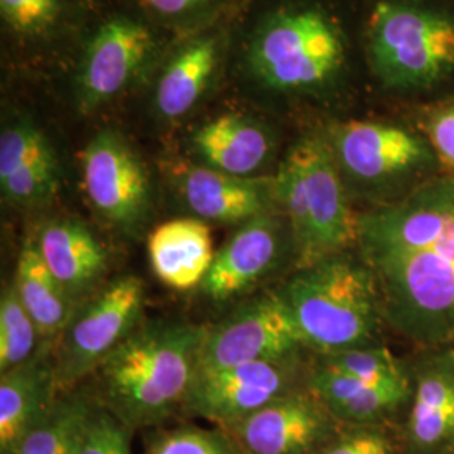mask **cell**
<instances>
[{
	"label": "cell",
	"mask_w": 454,
	"mask_h": 454,
	"mask_svg": "<svg viewBox=\"0 0 454 454\" xmlns=\"http://www.w3.org/2000/svg\"><path fill=\"white\" fill-rule=\"evenodd\" d=\"M217 41L204 37L180 51L163 71L155 105L167 120L189 114L199 101L217 65Z\"/></svg>",
	"instance_id": "22"
},
{
	"label": "cell",
	"mask_w": 454,
	"mask_h": 454,
	"mask_svg": "<svg viewBox=\"0 0 454 454\" xmlns=\"http://www.w3.org/2000/svg\"><path fill=\"white\" fill-rule=\"evenodd\" d=\"M152 34L142 22L114 17L93 35L78 76V99L91 112L118 95L145 63L152 51Z\"/></svg>",
	"instance_id": "14"
},
{
	"label": "cell",
	"mask_w": 454,
	"mask_h": 454,
	"mask_svg": "<svg viewBox=\"0 0 454 454\" xmlns=\"http://www.w3.org/2000/svg\"><path fill=\"white\" fill-rule=\"evenodd\" d=\"M296 389V357L199 371L184 409L227 429Z\"/></svg>",
	"instance_id": "11"
},
{
	"label": "cell",
	"mask_w": 454,
	"mask_h": 454,
	"mask_svg": "<svg viewBox=\"0 0 454 454\" xmlns=\"http://www.w3.org/2000/svg\"><path fill=\"white\" fill-rule=\"evenodd\" d=\"M409 429L421 446H436L454 438V375H422L414 394Z\"/></svg>",
	"instance_id": "24"
},
{
	"label": "cell",
	"mask_w": 454,
	"mask_h": 454,
	"mask_svg": "<svg viewBox=\"0 0 454 454\" xmlns=\"http://www.w3.org/2000/svg\"><path fill=\"white\" fill-rule=\"evenodd\" d=\"M318 454H392L387 439L373 431H357L332 441Z\"/></svg>",
	"instance_id": "33"
},
{
	"label": "cell",
	"mask_w": 454,
	"mask_h": 454,
	"mask_svg": "<svg viewBox=\"0 0 454 454\" xmlns=\"http://www.w3.org/2000/svg\"><path fill=\"white\" fill-rule=\"evenodd\" d=\"M48 146L51 144L44 133L31 121L19 120L4 129L0 135V180L11 177L24 163Z\"/></svg>",
	"instance_id": "29"
},
{
	"label": "cell",
	"mask_w": 454,
	"mask_h": 454,
	"mask_svg": "<svg viewBox=\"0 0 454 454\" xmlns=\"http://www.w3.org/2000/svg\"><path fill=\"white\" fill-rule=\"evenodd\" d=\"M41 258L67 294L82 305L98 292L108 254L97 236L76 219H54L34 236Z\"/></svg>",
	"instance_id": "17"
},
{
	"label": "cell",
	"mask_w": 454,
	"mask_h": 454,
	"mask_svg": "<svg viewBox=\"0 0 454 454\" xmlns=\"http://www.w3.org/2000/svg\"><path fill=\"white\" fill-rule=\"evenodd\" d=\"M182 202L206 223L236 224L278 211L273 177H236L195 163L176 176Z\"/></svg>",
	"instance_id": "15"
},
{
	"label": "cell",
	"mask_w": 454,
	"mask_h": 454,
	"mask_svg": "<svg viewBox=\"0 0 454 454\" xmlns=\"http://www.w3.org/2000/svg\"><path fill=\"white\" fill-rule=\"evenodd\" d=\"M200 165L236 177H253L271 155V137L258 121L241 114L215 116L191 137Z\"/></svg>",
	"instance_id": "19"
},
{
	"label": "cell",
	"mask_w": 454,
	"mask_h": 454,
	"mask_svg": "<svg viewBox=\"0 0 454 454\" xmlns=\"http://www.w3.org/2000/svg\"><path fill=\"white\" fill-rule=\"evenodd\" d=\"M4 22L20 34H43L59 16V0H0Z\"/></svg>",
	"instance_id": "31"
},
{
	"label": "cell",
	"mask_w": 454,
	"mask_h": 454,
	"mask_svg": "<svg viewBox=\"0 0 454 454\" xmlns=\"http://www.w3.org/2000/svg\"><path fill=\"white\" fill-rule=\"evenodd\" d=\"M322 365L371 386H409L403 367L384 347L367 345L325 356Z\"/></svg>",
	"instance_id": "27"
},
{
	"label": "cell",
	"mask_w": 454,
	"mask_h": 454,
	"mask_svg": "<svg viewBox=\"0 0 454 454\" xmlns=\"http://www.w3.org/2000/svg\"><path fill=\"white\" fill-rule=\"evenodd\" d=\"M145 454H243L223 427L179 426L163 429L148 439Z\"/></svg>",
	"instance_id": "28"
},
{
	"label": "cell",
	"mask_w": 454,
	"mask_h": 454,
	"mask_svg": "<svg viewBox=\"0 0 454 454\" xmlns=\"http://www.w3.org/2000/svg\"><path fill=\"white\" fill-rule=\"evenodd\" d=\"M145 309V285L137 276H120L76 309L54 347V369L59 394L108 358L133 333Z\"/></svg>",
	"instance_id": "7"
},
{
	"label": "cell",
	"mask_w": 454,
	"mask_h": 454,
	"mask_svg": "<svg viewBox=\"0 0 454 454\" xmlns=\"http://www.w3.org/2000/svg\"><path fill=\"white\" fill-rule=\"evenodd\" d=\"M54 347L43 343L26 364L0 373V454H14L59 397Z\"/></svg>",
	"instance_id": "16"
},
{
	"label": "cell",
	"mask_w": 454,
	"mask_h": 454,
	"mask_svg": "<svg viewBox=\"0 0 454 454\" xmlns=\"http://www.w3.org/2000/svg\"><path fill=\"white\" fill-rule=\"evenodd\" d=\"M335 419L371 422L406 401L409 386H371L347 373L320 365L307 386Z\"/></svg>",
	"instance_id": "21"
},
{
	"label": "cell",
	"mask_w": 454,
	"mask_h": 454,
	"mask_svg": "<svg viewBox=\"0 0 454 454\" xmlns=\"http://www.w3.org/2000/svg\"><path fill=\"white\" fill-rule=\"evenodd\" d=\"M131 429L97 403L84 427L78 454H133Z\"/></svg>",
	"instance_id": "30"
},
{
	"label": "cell",
	"mask_w": 454,
	"mask_h": 454,
	"mask_svg": "<svg viewBox=\"0 0 454 454\" xmlns=\"http://www.w3.org/2000/svg\"><path fill=\"white\" fill-rule=\"evenodd\" d=\"M2 197L17 207L46 206L59 189V165L52 146L34 155L11 177L0 180Z\"/></svg>",
	"instance_id": "26"
},
{
	"label": "cell",
	"mask_w": 454,
	"mask_h": 454,
	"mask_svg": "<svg viewBox=\"0 0 454 454\" xmlns=\"http://www.w3.org/2000/svg\"><path fill=\"white\" fill-rule=\"evenodd\" d=\"M97 407L95 395L59 394L48 414L22 439L14 454H78L84 427Z\"/></svg>",
	"instance_id": "23"
},
{
	"label": "cell",
	"mask_w": 454,
	"mask_h": 454,
	"mask_svg": "<svg viewBox=\"0 0 454 454\" xmlns=\"http://www.w3.org/2000/svg\"><path fill=\"white\" fill-rule=\"evenodd\" d=\"M206 333L180 320L140 325L98 367V404L131 431L167 421L185 406Z\"/></svg>",
	"instance_id": "2"
},
{
	"label": "cell",
	"mask_w": 454,
	"mask_h": 454,
	"mask_svg": "<svg viewBox=\"0 0 454 454\" xmlns=\"http://www.w3.org/2000/svg\"><path fill=\"white\" fill-rule=\"evenodd\" d=\"M14 288L33 317L43 343H56L80 307L41 258L35 239L29 238L17 258Z\"/></svg>",
	"instance_id": "20"
},
{
	"label": "cell",
	"mask_w": 454,
	"mask_h": 454,
	"mask_svg": "<svg viewBox=\"0 0 454 454\" xmlns=\"http://www.w3.org/2000/svg\"><path fill=\"white\" fill-rule=\"evenodd\" d=\"M357 246L390 324L424 343L454 335V177L362 214Z\"/></svg>",
	"instance_id": "1"
},
{
	"label": "cell",
	"mask_w": 454,
	"mask_h": 454,
	"mask_svg": "<svg viewBox=\"0 0 454 454\" xmlns=\"http://www.w3.org/2000/svg\"><path fill=\"white\" fill-rule=\"evenodd\" d=\"M82 176L91 207L108 226L130 236L145 224L150 211L148 174L118 131H98L86 144Z\"/></svg>",
	"instance_id": "10"
},
{
	"label": "cell",
	"mask_w": 454,
	"mask_h": 454,
	"mask_svg": "<svg viewBox=\"0 0 454 454\" xmlns=\"http://www.w3.org/2000/svg\"><path fill=\"white\" fill-rule=\"evenodd\" d=\"M43 345L33 317L22 305L14 283L4 286L0 296V373L26 364Z\"/></svg>",
	"instance_id": "25"
},
{
	"label": "cell",
	"mask_w": 454,
	"mask_h": 454,
	"mask_svg": "<svg viewBox=\"0 0 454 454\" xmlns=\"http://www.w3.org/2000/svg\"><path fill=\"white\" fill-rule=\"evenodd\" d=\"M369 58L390 90H429L454 74V16L412 0H382L369 22Z\"/></svg>",
	"instance_id": "5"
},
{
	"label": "cell",
	"mask_w": 454,
	"mask_h": 454,
	"mask_svg": "<svg viewBox=\"0 0 454 454\" xmlns=\"http://www.w3.org/2000/svg\"><path fill=\"white\" fill-rule=\"evenodd\" d=\"M144 2L150 9L157 11L159 14L179 16V14H184L197 5L204 4L206 0H144Z\"/></svg>",
	"instance_id": "34"
},
{
	"label": "cell",
	"mask_w": 454,
	"mask_h": 454,
	"mask_svg": "<svg viewBox=\"0 0 454 454\" xmlns=\"http://www.w3.org/2000/svg\"><path fill=\"white\" fill-rule=\"evenodd\" d=\"M333 414L307 387L296 389L227 431L243 454H318L333 433Z\"/></svg>",
	"instance_id": "13"
},
{
	"label": "cell",
	"mask_w": 454,
	"mask_h": 454,
	"mask_svg": "<svg viewBox=\"0 0 454 454\" xmlns=\"http://www.w3.org/2000/svg\"><path fill=\"white\" fill-rule=\"evenodd\" d=\"M273 180L278 207L292 231L296 270L357 246L360 215L350 207L326 137L309 135L298 140Z\"/></svg>",
	"instance_id": "3"
},
{
	"label": "cell",
	"mask_w": 454,
	"mask_h": 454,
	"mask_svg": "<svg viewBox=\"0 0 454 454\" xmlns=\"http://www.w3.org/2000/svg\"><path fill=\"white\" fill-rule=\"evenodd\" d=\"M254 74L278 91H307L332 82L345 63L339 26L317 7L270 17L249 51Z\"/></svg>",
	"instance_id": "6"
},
{
	"label": "cell",
	"mask_w": 454,
	"mask_h": 454,
	"mask_svg": "<svg viewBox=\"0 0 454 454\" xmlns=\"http://www.w3.org/2000/svg\"><path fill=\"white\" fill-rule=\"evenodd\" d=\"M307 348L324 356L372 345L382 301L365 261L348 253L298 270L278 290Z\"/></svg>",
	"instance_id": "4"
},
{
	"label": "cell",
	"mask_w": 454,
	"mask_h": 454,
	"mask_svg": "<svg viewBox=\"0 0 454 454\" xmlns=\"http://www.w3.org/2000/svg\"><path fill=\"white\" fill-rule=\"evenodd\" d=\"M328 142L341 177L369 191L426 182L439 163L427 137L399 123L348 121Z\"/></svg>",
	"instance_id": "8"
},
{
	"label": "cell",
	"mask_w": 454,
	"mask_h": 454,
	"mask_svg": "<svg viewBox=\"0 0 454 454\" xmlns=\"http://www.w3.org/2000/svg\"><path fill=\"white\" fill-rule=\"evenodd\" d=\"M429 144L433 146L439 163L454 170V103H450L431 114L427 121Z\"/></svg>",
	"instance_id": "32"
},
{
	"label": "cell",
	"mask_w": 454,
	"mask_h": 454,
	"mask_svg": "<svg viewBox=\"0 0 454 454\" xmlns=\"http://www.w3.org/2000/svg\"><path fill=\"white\" fill-rule=\"evenodd\" d=\"M305 348L292 311L278 292L243 301L207 328L199 371L296 357Z\"/></svg>",
	"instance_id": "9"
},
{
	"label": "cell",
	"mask_w": 454,
	"mask_h": 454,
	"mask_svg": "<svg viewBox=\"0 0 454 454\" xmlns=\"http://www.w3.org/2000/svg\"><path fill=\"white\" fill-rule=\"evenodd\" d=\"M152 271L177 292L200 288L215 256L211 229L197 217H180L155 227L146 241Z\"/></svg>",
	"instance_id": "18"
},
{
	"label": "cell",
	"mask_w": 454,
	"mask_h": 454,
	"mask_svg": "<svg viewBox=\"0 0 454 454\" xmlns=\"http://www.w3.org/2000/svg\"><path fill=\"white\" fill-rule=\"evenodd\" d=\"M292 249V231L283 212L254 217L241 226L215 251L211 270L200 285L211 301H229L251 292L275 271Z\"/></svg>",
	"instance_id": "12"
}]
</instances>
